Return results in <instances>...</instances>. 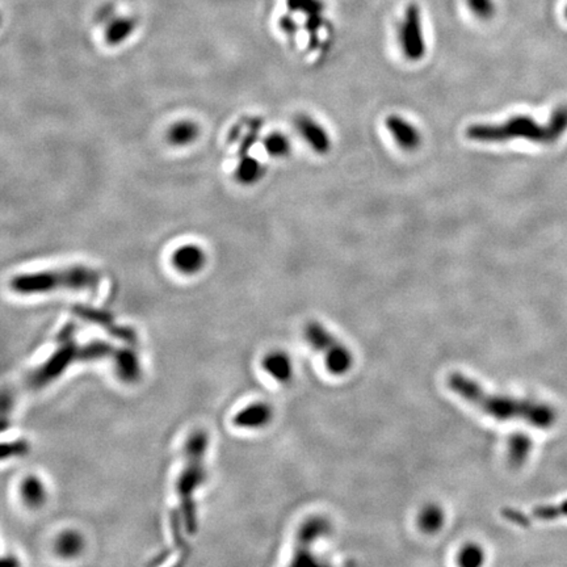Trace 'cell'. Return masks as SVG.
I'll return each mask as SVG.
<instances>
[{"mask_svg":"<svg viewBox=\"0 0 567 567\" xmlns=\"http://www.w3.org/2000/svg\"><path fill=\"white\" fill-rule=\"evenodd\" d=\"M447 385L457 397L496 421L521 419L533 425H548L552 421V412L543 405L491 393L466 374H449Z\"/></svg>","mask_w":567,"mask_h":567,"instance_id":"6da1fadb","label":"cell"},{"mask_svg":"<svg viewBox=\"0 0 567 567\" xmlns=\"http://www.w3.org/2000/svg\"><path fill=\"white\" fill-rule=\"evenodd\" d=\"M567 129V107L558 108L548 125H540L530 116H514L502 124H475L466 129V137L482 144L527 139L536 144H552Z\"/></svg>","mask_w":567,"mask_h":567,"instance_id":"7a4b0ae2","label":"cell"},{"mask_svg":"<svg viewBox=\"0 0 567 567\" xmlns=\"http://www.w3.org/2000/svg\"><path fill=\"white\" fill-rule=\"evenodd\" d=\"M101 276L96 269L85 266H70L17 275L11 278L10 288L22 296L45 294L58 290L95 291Z\"/></svg>","mask_w":567,"mask_h":567,"instance_id":"3957f363","label":"cell"},{"mask_svg":"<svg viewBox=\"0 0 567 567\" xmlns=\"http://www.w3.org/2000/svg\"><path fill=\"white\" fill-rule=\"evenodd\" d=\"M208 444L209 439L203 430H197L188 436L184 447V464L176 482L181 519L189 534L197 530L194 493L204 482Z\"/></svg>","mask_w":567,"mask_h":567,"instance_id":"277c9868","label":"cell"},{"mask_svg":"<svg viewBox=\"0 0 567 567\" xmlns=\"http://www.w3.org/2000/svg\"><path fill=\"white\" fill-rule=\"evenodd\" d=\"M303 334L309 346L322 355L330 373L343 375L350 372L353 365L352 352L322 323L316 321L309 322Z\"/></svg>","mask_w":567,"mask_h":567,"instance_id":"5b68a950","label":"cell"},{"mask_svg":"<svg viewBox=\"0 0 567 567\" xmlns=\"http://www.w3.org/2000/svg\"><path fill=\"white\" fill-rule=\"evenodd\" d=\"M71 337L73 334L67 335V331L63 330V338L60 339L58 348L26 378L28 387L41 389L46 387L65 373L70 365L75 362H83L82 344L75 343Z\"/></svg>","mask_w":567,"mask_h":567,"instance_id":"8992f818","label":"cell"},{"mask_svg":"<svg viewBox=\"0 0 567 567\" xmlns=\"http://www.w3.org/2000/svg\"><path fill=\"white\" fill-rule=\"evenodd\" d=\"M331 532V524L322 516L309 518L297 532L291 565L307 566L318 565V559L313 553V545L326 537Z\"/></svg>","mask_w":567,"mask_h":567,"instance_id":"52a82bcc","label":"cell"},{"mask_svg":"<svg viewBox=\"0 0 567 567\" xmlns=\"http://www.w3.org/2000/svg\"><path fill=\"white\" fill-rule=\"evenodd\" d=\"M399 42L407 60L416 62L425 54L422 13L416 4H410L399 26Z\"/></svg>","mask_w":567,"mask_h":567,"instance_id":"ba28073f","label":"cell"},{"mask_svg":"<svg viewBox=\"0 0 567 567\" xmlns=\"http://www.w3.org/2000/svg\"><path fill=\"white\" fill-rule=\"evenodd\" d=\"M385 126L397 145L405 151H415L422 144V134L419 130L398 115H390L385 120Z\"/></svg>","mask_w":567,"mask_h":567,"instance_id":"9c48e42d","label":"cell"},{"mask_svg":"<svg viewBox=\"0 0 567 567\" xmlns=\"http://www.w3.org/2000/svg\"><path fill=\"white\" fill-rule=\"evenodd\" d=\"M273 410L266 402H255L232 416V424L241 430H260L272 422Z\"/></svg>","mask_w":567,"mask_h":567,"instance_id":"30bf717a","label":"cell"},{"mask_svg":"<svg viewBox=\"0 0 567 567\" xmlns=\"http://www.w3.org/2000/svg\"><path fill=\"white\" fill-rule=\"evenodd\" d=\"M297 129L302 135V138L307 142V145L313 149L316 154H327L331 149V138L327 133L326 129L312 117L301 115L296 119Z\"/></svg>","mask_w":567,"mask_h":567,"instance_id":"8fae6325","label":"cell"},{"mask_svg":"<svg viewBox=\"0 0 567 567\" xmlns=\"http://www.w3.org/2000/svg\"><path fill=\"white\" fill-rule=\"evenodd\" d=\"M205 254L197 246H183L172 256V264L184 275H194L205 266Z\"/></svg>","mask_w":567,"mask_h":567,"instance_id":"7c38bea8","label":"cell"},{"mask_svg":"<svg viewBox=\"0 0 567 567\" xmlns=\"http://www.w3.org/2000/svg\"><path fill=\"white\" fill-rule=\"evenodd\" d=\"M262 368L268 375H271L275 381L287 384L293 377V364L289 356L281 350L269 352L263 357Z\"/></svg>","mask_w":567,"mask_h":567,"instance_id":"4fadbf2b","label":"cell"},{"mask_svg":"<svg viewBox=\"0 0 567 567\" xmlns=\"http://www.w3.org/2000/svg\"><path fill=\"white\" fill-rule=\"evenodd\" d=\"M20 496L26 507L40 508L45 505L48 491L45 484L38 477L29 475L20 484Z\"/></svg>","mask_w":567,"mask_h":567,"instance_id":"5bb4252c","label":"cell"},{"mask_svg":"<svg viewBox=\"0 0 567 567\" xmlns=\"http://www.w3.org/2000/svg\"><path fill=\"white\" fill-rule=\"evenodd\" d=\"M85 549V539L79 532L66 530L56 540V552L62 558H75Z\"/></svg>","mask_w":567,"mask_h":567,"instance_id":"9a60e30c","label":"cell"},{"mask_svg":"<svg viewBox=\"0 0 567 567\" xmlns=\"http://www.w3.org/2000/svg\"><path fill=\"white\" fill-rule=\"evenodd\" d=\"M115 369L122 381L134 382L138 380L141 366L137 356L130 350H119L113 360Z\"/></svg>","mask_w":567,"mask_h":567,"instance_id":"2e32d148","label":"cell"},{"mask_svg":"<svg viewBox=\"0 0 567 567\" xmlns=\"http://www.w3.org/2000/svg\"><path fill=\"white\" fill-rule=\"evenodd\" d=\"M135 28V22L129 17H121L115 22H112L107 28L105 32V40L110 45H117L121 44L124 40L132 35V32Z\"/></svg>","mask_w":567,"mask_h":567,"instance_id":"e0dca14e","label":"cell"},{"mask_svg":"<svg viewBox=\"0 0 567 567\" xmlns=\"http://www.w3.org/2000/svg\"><path fill=\"white\" fill-rule=\"evenodd\" d=\"M419 528L425 533H434L439 531L444 524V511L436 505H431L423 508L419 519Z\"/></svg>","mask_w":567,"mask_h":567,"instance_id":"ac0fdd59","label":"cell"},{"mask_svg":"<svg viewBox=\"0 0 567 567\" xmlns=\"http://www.w3.org/2000/svg\"><path fill=\"white\" fill-rule=\"evenodd\" d=\"M197 133L198 129L194 124L188 121H181L169 129V138L174 145H187L194 141L197 137Z\"/></svg>","mask_w":567,"mask_h":567,"instance_id":"d6986e66","label":"cell"},{"mask_svg":"<svg viewBox=\"0 0 567 567\" xmlns=\"http://www.w3.org/2000/svg\"><path fill=\"white\" fill-rule=\"evenodd\" d=\"M290 149V141L284 134H271L266 139V153L272 157H285L289 154Z\"/></svg>","mask_w":567,"mask_h":567,"instance_id":"ffe728a7","label":"cell"},{"mask_svg":"<svg viewBox=\"0 0 567 567\" xmlns=\"http://www.w3.org/2000/svg\"><path fill=\"white\" fill-rule=\"evenodd\" d=\"M484 561V553L482 548L478 545H466L465 548L461 549L459 555V564L462 566L477 567L482 565Z\"/></svg>","mask_w":567,"mask_h":567,"instance_id":"44dd1931","label":"cell"},{"mask_svg":"<svg viewBox=\"0 0 567 567\" xmlns=\"http://www.w3.org/2000/svg\"><path fill=\"white\" fill-rule=\"evenodd\" d=\"M262 174H263V169L260 167V164L251 158L243 159L238 169V178L243 183H254L262 176Z\"/></svg>","mask_w":567,"mask_h":567,"instance_id":"7402d4cb","label":"cell"},{"mask_svg":"<svg viewBox=\"0 0 567 567\" xmlns=\"http://www.w3.org/2000/svg\"><path fill=\"white\" fill-rule=\"evenodd\" d=\"M288 6L290 10L306 13L310 17L318 16L322 12V3L319 0H288Z\"/></svg>","mask_w":567,"mask_h":567,"instance_id":"603a6c76","label":"cell"},{"mask_svg":"<svg viewBox=\"0 0 567 567\" xmlns=\"http://www.w3.org/2000/svg\"><path fill=\"white\" fill-rule=\"evenodd\" d=\"M508 450H509V459L514 464L521 462L525 459V455L528 453V441L521 436H515L509 441Z\"/></svg>","mask_w":567,"mask_h":567,"instance_id":"cb8c5ba5","label":"cell"},{"mask_svg":"<svg viewBox=\"0 0 567 567\" xmlns=\"http://www.w3.org/2000/svg\"><path fill=\"white\" fill-rule=\"evenodd\" d=\"M468 6L471 12L481 19H489L495 13L493 0H468Z\"/></svg>","mask_w":567,"mask_h":567,"instance_id":"d4e9b609","label":"cell"},{"mask_svg":"<svg viewBox=\"0 0 567 567\" xmlns=\"http://www.w3.org/2000/svg\"><path fill=\"white\" fill-rule=\"evenodd\" d=\"M26 450H28V446L23 440H19L12 444H4L3 446V459L24 455Z\"/></svg>","mask_w":567,"mask_h":567,"instance_id":"484cf974","label":"cell"},{"mask_svg":"<svg viewBox=\"0 0 567 567\" xmlns=\"http://www.w3.org/2000/svg\"><path fill=\"white\" fill-rule=\"evenodd\" d=\"M565 16H566V19H567V7H566V10H565Z\"/></svg>","mask_w":567,"mask_h":567,"instance_id":"4316f807","label":"cell"}]
</instances>
